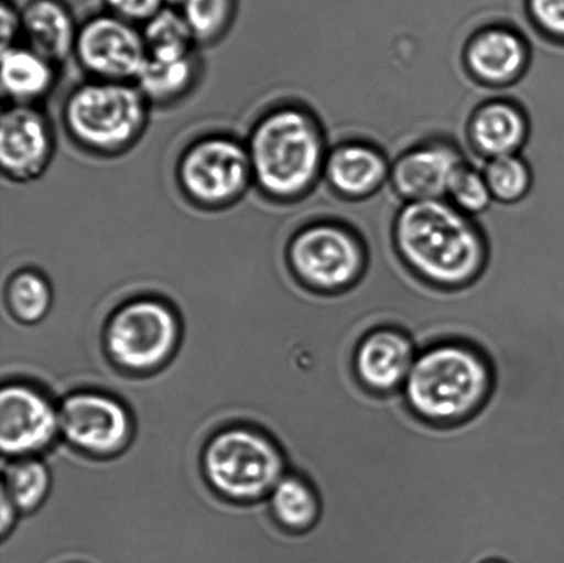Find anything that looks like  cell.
<instances>
[{
    "label": "cell",
    "instance_id": "obj_1",
    "mask_svg": "<svg viewBox=\"0 0 564 563\" xmlns=\"http://www.w3.org/2000/svg\"><path fill=\"white\" fill-rule=\"evenodd\" d=\"M394 246L416 278L442 290L473 284L489 258L484 226L446 198L403 204L394 220Z\"/></svg>",
    "mask_w": 564,
    "mask_h": 563
},
{
    "label": "cell",
    "instance_id": "obj_2",
    "mask_svg": "<svg viewBox=\"0 0 564 563\" xmlns=\"http://www.w3.org/2000/svg\"><path fill=\"white\" fill-rule=\"evenodd\" d=\"M247 148L259 190L274 201L297 203L323 181L330 142L312 108L286 105L258 121Z\"/></svg>",
    "mask_w": 564,
    "mask_h": 563
},
{
    "label": "cell",
    "instance_id": "obj_3",
    "mask_svg": "<svg viewBox=\"0 0 564 563\" xmlns=\"http://www.w3.org/2000/svg\"><path fill=\"white\" fill-rule=\"evenodd\" d=\"M494 388V369L477 346L442 342L420 353L403 386L408 405L423 421L451 426L473 418Z\"/></svg>",
    "mask_w": 564,
    "mask_h": 563
},
{
    "label": "cell",
    "instance_id": "obj_4",
    "mask_svg": "<svg viewBox=\"0 0 564 563\" xmlns=\"http://www.w3.org/2000/svg\"><path fill=\"white\" fill-rule=\"evenodd\" d=\"M200 472L219 499L234 505L267 501L288 474L284 452L264 430L248 423H228L206 434Z\"/></svg>",
    "mask_w": 564,
    "mask_h": 563
},
{
    "label": "cell",
    "instance_id": "obj_5",
    "mask_svg": "<svg viewBox=\"0 0 564 563\" xmlns=\"http://www.w3.org/2000/svg\"><path fill=\"white\" fill-rule=\"evenodd\" d=\"M184 327L176 307L162 296L127 300L108 314L99 340L110 366L132 378L167 368L178 355Z\"/></svg>",
    "mask_w": 564,
    "mask_h": 563
},
{
    "label": "cell",
    "instance_id": "obj_6",
    "mask_svg": "<svg viewBox=\"0 0 564 563\" xmlns=\"http://www.w3.org/2000/svg\"><path fill=\"white\" fill-rule=\"evenodd\" d=\"M147 120L148 99L130 83H86L70 93L64 108L69 134L97 153L129 148L142 134Z\"/></svg>",
    "mask_w": 564,
    "mask_h": 563
},
{
    "label": "cell",
    "instance_id": "obj_7",
    "mask_svg": "<svg viewBox=\"0 0 564 563\" xmlns=\"http://www.w3.org/2000/svg\"><path fill=\"white\" fill-rule=\"evenodd\" d=\"M367 263L361 235L339 219L313 220L288 242L286 264L293 278L321 294L351 289L362 278Z\"/></svg>",
    "mask_w": 564,
    "mask_h": 563
},
{
    "label": "cell",
    "instance_id": "obj_8",
    "mask_svg": "<svg viewBox=\"0 0 564 563\" xmlns=\"http://www.w3.org/2000/svg\"><path fill=\"white\" fill-rule=\"evenodd\" d=\"M59 437L64 444L91 459H113L135 439V416L118 396L82 388L61 397Z\"/></svg>",
    "mask_w": 564,
    "mask_h": 563
},
{
    "label": "cell",
    "instance_id": "obj_9",
    "mask_svg": "<svg viewBox=\"0 0 564 563\" xmlns=\"http://www.w3.org/2000/svg\"><path fill=\"white\" fill-rule=\"evenodd\" d=\"M178 178L186 196L200 206H229L253 181L250 153L234 138H204L182 156Z\"/></svg>",
    "mask_w": 564,
    "mask_h": 563
},
{
    "label": "cell",
    "instance_id": "obj_10",
    "mask_svg": "<svg viewBox=\"0 0 564 563\" xmlns=\"http://www.w3.org/2000/svg\"><path fill=\"white\" fill-rule=\"evenodd\" d=\"M0 391L3 459L44 456L61 441L58 402L41 386L8 380Z\"/></svg>",
    "mask_w": 564,
    "mask_h": 563
},
{
    "label": "cell",
    "instance_id": "obj_11",
    "mask_svg": "<svg viewBox=\"0 0 564 563\" xmlns=\"http://www.w3.org/2000/svg\"><path fill=\"white\" fill-rule=\"evenodd\" d=\"M75 53L88 74L105 82L137 80L148 58L142 32L110 13L80 25Z\"/></svg>",
    "mask_w": 564,
    "mask_h": 563
},
{
    "label": "cell",
    "instance_id": "obj_12",
    "mask_svg": "<svg viewBox=\"0 0 564 563\" xmlns=\"http://www.w3.org/2000/svg\"><path fill=\"white\" fill-rule=\"evenodd\" d=\"M466 153L456 142L435 138L408 149L391 165L390 184L405 203L447 201L453 180Z\"/></svg>",
    "mask_w": 564,
    "mask_h": 563
},
{
    "label": "cell",
    "instance_id": "obj_13",
    "mask_svg": "<svg viewBox=\"0 0 564 563\" xmlns=\"http://www.w3.org/2000/svg\"><path fill=\"white\" fill-rule=\"evenodd\" d=\"M524 28L511 22L486 25L469 39L464 61L469 75L489 87H508L521 79L530 63Z\"/></svg>",
    "mask_w": 564,
    "mask_h": 563
},
{
    "label": "cell",
    "instance_id": "obj_14",
    "mask_svg": "<svg viewBox=\"0 0 564 563\" xmlns=\"http://www.w3.org/2000/svg\"><path fill=\"white\" fill-rule=\"evenodd\" d=\"M54 141L46 116L32 105L4 110L0 123V163L17 182L37 178L52 159Z\"/></svg>",
    "mask_w": 564,
    "mask_h": 563
},
{
    "label": "cell",
    "instance_id": "obj_15",
    "mask_svg": "<svg viewBox=\"0 0 564 563\" xmlns=\"http://www.w3.org/2000/svg\"><path fill=\"white\" fill-rule=\"evenodd\" d=\"M417 356L416 345L402 329L375 328L359 342L354 369L359 382L373 393H394L405 386Z\"/></svg>",
    "mask_w": 564,
    "mask_h": 563
},
{
    "label": "cell",
    "instance_id": "obj_16",
    "mask_svg": "<svg viewBox=\"0 0 564 563\" xmlns=\"http://www.w3.org/2000/svg\"><path fill=\"white\" fill-rule=\"evenodd\" d=\"M395 159L367 141H339L329 149L324 180L337 196L346 201H364L390 181Z\"/></svg>",
    "mask_w": 564,
    "mask_h": 563
},
{
    "label": "cell",
    "instance_id": "obj_17",
    "mask_svg": "<svg viewBox=\"0 0 564 563\" xmlns=\"http://www.w3.org/2000/svg\"><path fill=\"white\" fill-rule=\"evenodd\" d=\"M528 136V115L510 98L491 99L480 105L469 120V143L485 162L521 153Z\"/></svg>",
    "mask_w": 564,
    "mask_h": 563
},
{
    "label": "cell",
    "instance_id": "obj_18",
    "mask_svg": "<svg viewBox=\"0 0 564 563\" xmlns=\"http://www.w3.org/2000/svg\"><path fill=\"white\" fill-rule=\"evenodd\" d=\"M21 24L28 46L53 64L75 53L80 26L63 0H30L21 10Z\"/></svg>",
    "mask_w": 564,
    "mask_h": 563
},
{
    "label": "cell",
    "instance_id": "obj_19",
    "mask_svg": "<svg viewBox=\"0 0 564 563\" xmlns=\"http://www.w3.org/2000/svg\"><path fill=\"white\" fill-rule=\"evenodd\" d=\"M55 74L52 61L30 46L2 48V93L14 105H32L52 90Z\"/></svg>",
    "mask_w": 564,
    "mask_h": 563
},
{
    "label": "cell",
    "instance_id": "obj_20",
    "mask_svg": "<svg viewBox=\"0 0 564 563\" xmlns=\"http://www.w3.org/2000/svg\"><path fill=\"white\" fill-rule=\"evenodd\" d=\"M2 490L13 501L21 516L42 509L52 495L53 473L43 456L21 457L2 463Z\"/></svg>",
    "mask_w": 564,
    "mask_h": 563
},
{
    "label": "cell",
    "instance_id": "obj_21",
    "mask_svg": "<svg viewBox=\"0 0 564 563\" xmlns=\"http://www.w3.org/2000/svg\"><path fill=\"white\" fill-rule=\"evenodd\" d=\"M273 521L290 533L310 531L319 517V499L313 485L296 473L288 472L269 496Z\"/></svg>",
    "mask_w": 564,
    "mask_h": 563
},
{
    "label": "cell",
    "instance_id": "obj_22",
    "mask_svg": "<svg viewBox=\"0 0 564 563\" xmlns=\"http://www.w3.org/2000/svg\"><path fill=\"white\" fill-rule=\"evenodd\" d=\"M4 313L21 325H37L53 312L55 294L50 281L37 270L11 274L4 286Z\"/></svg>",
    "mask_w": 564,
    "mask_h": 563
},
{
    "label": "cell",
    "instance_id": "obj_23",
    "mask_svg": "<svg viewBox=\"0 0 564 563\" xmlns=\"http://www.w3.org/2000/svg\"><path fill=\"white\" fill-rule=\"evenodd\" d=\"M195 76L196 64L192 55L180 58L148 57L135 82L148 101L169 102L185 94Z\"/></svg>",
    "mask_w": 564,
    "mask_h": 563
},
{
    "label": "cell",
    "instance_id": "obj_24",
    "mask_svg": "<svg viewBox=\"0 0 564 563\" xmlns=\"http://www.w3.org/2000/svg\"><path fill=\"white\" fill-rule=\"evenodd\" d=\"M148 57L180 58L192 55L193 37L181 10L165 6L143 25Z\"/></svg>",
    "mask_w": 564,
    "mask_h": 563
},
{
    "label": "cell",
    "instance_id": "obj_25",
    "mask_svg": "<svg viewBox=\"0 0 564 563\" xmlns=\"http://www.w3.org/2000/svg\"><path fill=\"white\" fill-rule=\"evenodd\" d=\"M482 173L496 202L518 203L532 190V169L521 154L490 159L485 163Z\"/></svg>",
    "mask_w": 564,
    "mask_h": 563
},
{
    "label": "cell",
    "instance_id": "obj_26",
    "mask_svg": "<svg viewBox=\"0 0 564 563\" xmlns=\"http://www.w3.org/2000/svg\"><path fill=\"white\" fill-rule=\"evenodd\" d=\"M237 0H184L182 15L196 43L218 41L235 20Z\"/></svg>",
    "mask_w": 564,
    "mask_h": 563
},
{
    "label": "cell",
    "instance_id": "obj_27",
    "mask_svg": "<svg viewBox=\"0 0 564 563\" xmlns=\"http://www.w3.org/2000/svg\"><path fill=\"white\" fill-rule=\"evenodd\" d=\"M447 201L469 217H479L489 212L496 202L482 169L474 167L469 163L458 170L447 193Z\"/></svg>",
    "mask_w": 564,
    "mask_h": 563
},
{
    "label": "cell",
    "instance_id": "obj_28",
    "mask_svg": "<svg viewBox=\"0 0 564 563\" xmlns=\"http://www.w3.org/2000/svg\"><path fill=\"white\" fill-rule=\"evenodd\" d=\"M524 13L541 35L564 44V0H527Z\"/></svg>",
    "mask_w": 564,
    "mask_h": 563
},
{
    "label": "cell",
    "instance_id": "obj_29",
    "mask_svg": "<svg viewBox=\"0 0 564 563\" xmlns=\"http://www.w3.org/2000/svg\"><path fill=\"white\" fill-rule=\"evenodd\" d=\"M104 3L108 13L134 25H145L165 8L164 0H104Z\"/></svg>",
    "mask_w": 564,
    "mask_h": 563
},
{
    "label": "cell",
    "instance_id": "obj_30",
    "mask_svg": "<svg viewBox=\"0 0 564 563\" xmlns=\"http://www.w3.org/2000/svg\"><path fill=\"white\" fill-rule=\"evenodd\" d=\"M0 17H2V48L13 46L15 37L22 32L21 11H17L10 0H2Z\"/></svg>",
    "mask_w": 564,
    "mask_h": 563
},
{
    "label": "cell",
    "instance_id": "obj_31",
    "mask_svg": "<svg viewBox=\"0 0 564 563\" xmlns=\"http://www.w3.org/2000/svg\"><path fill=\"white\" fill-rule=\"evenodd\" d=\"M0 516H2V522H0V538H8L11 532L14 531L17 523H19L21 512L17 510V507L8 498V495L0 490Z\"/></svg>",
    "mask_w": 564,
    "mask_h": 563
},
{
    "label": "cell",
    "instance_id": "obj_32",
    "mask_svg": "<svg viewBox=\"0 0 564 563\" xmlns=\"http://www.w3.org/2000/svg\"><path fill=\"white\" fill-rule=\"evenodd\" d=\"M485 563H502L500 561H488V562H485Z\"/></svg>",
    "mask_w": 564,
    "mask_h": 563
}]
</instances>
